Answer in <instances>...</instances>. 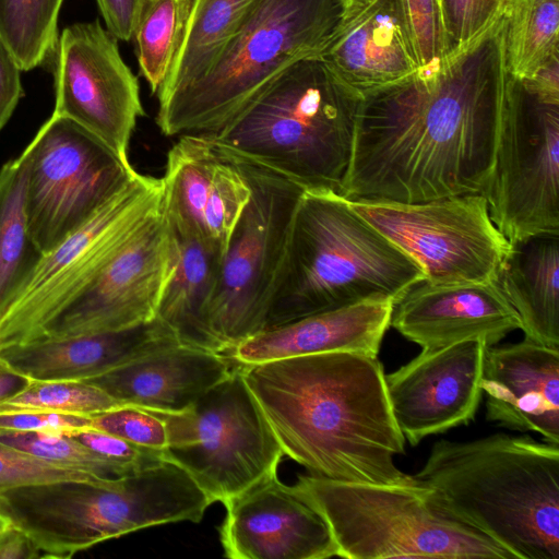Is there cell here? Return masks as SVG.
<instances>
[{
	"instance_id": "cell-1",
	"label": "cell",
	"mask_w": 559,
	"mask_h": 559,
	"mask_svg": "<svg viewBox=\"0 0 559 559\" xmlns=\"http://www.w3.org/2000/svg\"><path fill=\"white\" fill-rule=\"evenodd\" d=\"M509 78L500 14L466 45L362 93L340 194L418 203L480 193Z\"/></svg>"
},
{
	"instance_id": "cell-2",
	"label": "cell",
	"mask_w": 559,
	"mask_h": 559,
	"mask_svg": "<svg viewBox=\"0 0 559 559\" xmlns=\"http://www.w3.org/2000/svg\"><path fill=\"white\" fill-rule=\"evenodd\" d=\"M240 365V364H238ZM284 455L334 480L415 485L378 356L330 352L240 365Z\"/></svg>"
},
{
	"instance_id": "cell-3",
	"label": "cell",
	"mask_w": 559,
	"mask_h": 559,
	"mask_svg": "<svg viewBox=\"0 0 559 559\" xmlns=\"http://www.w3.org/2000/svg\"><path fill=\"white\" fill-rule=\"evenodd\" d=\"M514 559H559V448L495 433L436 442L413 475Z\"/></svg>"
},
{
	"instance_id": "cell-4",
	"label": "cell",
	"mask_w": 559,
	"mask_h": 559,
	"mask_svg": "<svg viewBox=\"0 0 559 559\" xmlns=\"http://www.w3.org/2000/svg\"><path fill=\"white\" fill-rule=\"evenodd\" d=\"M423 281L419 264L360 216L348 199L333 190H305L264 330L373 297L396 304Z\"/></svg>"
},
{
	"instance_id": "cell-5",
	"label": "cell",
	"mask_w": 559,
	"mask_h": 559,
	"mask_svg": "<svg viewBox=\"0 0 559 559\" xmlns=\"http://www.w3.org/2000/svg\"><path fill=\"white\" fill-rule=\"evenodd\" d=\"M361 97L321 57H308L206 135L221 150L273 169L304 190L340 193Z\"/></svg>"
},
{
	"instance_id": "cell-6",
	"label": "cell",
	"mask_w": 559,
	"mask_h": 559,
	"mask_svg": "<svg viewBox=\"0 0 559 559\" xmlns=\"http://www.w3.org/2000/svg\"><path fill=\"white\" fill-rule=\"evenodd\" d=\"M350 0H255L212 68L158 102L156 124L166 136L213 134L276 75L320 56L335 37Z\"/></svg>"
},
{
	"instance_id": "cell-7",
	"label": "cell",
	"mask_w": 559,
	"mask_h": 559,
	"mask_svg": "<svg viewBox=\"0 0 559 559\" xmlns=\"http://www.w3.org/2000/svg\"><path fill=\"white\" fill-rule=\"evenodd\" d=\"M294 487L325 520L337 557L514 559L418 481L383 485L308 474Z\"/></svg>"
},
{
	"instance_id": "cell-8",
	"label": "cell",
	"mask_w": 559,
	"mask_h": 559,
	"mask_svg": "<svg viewBox=\"0 0 559 559\" xmlns=\"http://www.w3.org/2000/svg\"><path fill=\"white\" fill-rule=\"evenodd\" d=\"M151 411L165 423V459L182 467L212 502L224 503L277 473L283 450L238 364L189 408Z\"/></svg>"
},
{
	"instance_id": "cell-9",
	"label": "cell",
	"mask_w": 559,
	"mask_h": 559,
	"mask_svg": "<svg viewBox=\"0 0 559 559\" xmlns=\"http://www.w3.org/2000/svg\"><path fill=\"white\" fill-rule=\"evenodd\" d=\"M225 153L245 175L250 198L230 235L211 307V328L224 354L265 329L294 214L305 191L273 169Z\"/></svg>"
},
{
	"instance_id": "cell-10",
	"label": "cell",
	"mask_w": 559,
	"mask_h": 559,
	"mask_svg": "<svg viewBox=\"0 0 559 559\" xmlns=\"http://www.w3.org/2000/svg\"><path fill=\"white\" fill-rule=\"evenodd\" d=\"M162 178L135 174L79 229L45 254L0 317V347L36 338L162 209Z\"/></svg>"
},
{
	"instance_id": "cell-11",
	"label": "cell",
	"mask_w": 559,
	"mask_h": 559,
	"mask_svg": "<svg viewBox=\"0 0 559 559\" xmlns=\"http://www.w3.org/2000/svg\"><path fill=\"white\" fill-rule=\"evenodd\" d=\"M559 103L509 78L495 159L481 190L489 216L510 241L559 233Z\"/></svg>"
},
{
	"instance_id": "cell-12",
	"label": "cell",
	"mask_w": 559,
	"mask_h": 559,
	"mask_svg": "<svg viewBox=\"0 0 559 559\" xmlns=\"http://www.w3.org/2000/svg\"><path fill=\"white\" fill-rule=\"evenodd\" d=\"M23 152L25 215L44 255L84 225L136 171L88 131L53 112Z\"/></svg>"
},
{
	"instance_id": "cell-13",
	"label": "cell",
	"mask_w": 559,
	"mask_h": 559,
	"mask_svg": "<svg viewBox=\"0 0 559 559\" xmlns=\"http://www.w3.org/2000/svg\"><path fill=\"white\" fill-rule=\"evenodd\" d=\"M352 207L414 259L432 285L499 283L511 243L480 193L418 203L348 200Z\"/></svg>"
},
{
	"instance_id": "cell-14",
	"label": "cell",
	"mask_w": 559,
	"mask_h": 559,
	"mask_svg": "<svg viewBox=\"0 0 559 559\" xmlns=\"http://www.w3.org/2000/svg\"><path fill=\"white\" fill-rule=\"evenodd\" d=\"M53 114L88 131L130 164L129 145L145 115L136 76L123 61L118 39L98 19L61 32L56 47Z\"/></svg>"
},
{
	"instance_id": "cell-15",
	"label": "cell",
	"mask_w": 559,
	"mask_h": 559,
	"mask_svg": "<svg viewBox=\"0 0 559 559\" xmlns=\"http://www.w3.org/2000/svg\"><path fill=\"white\" fill-rule=\"evenodd\" d=\"M171 272V241L162 207L35 340L115 332L146 323L156 317Z\"/></svg>"
},
{
	"instance_id": "cell-16",
	"label": "cell",
	"mask_w": 559,
	"mask_h": 559,
	"mask_svg": "<svg viewBox=\"0 0 559 559\" xmlns=\"http://www.w3.org/2000/svg\"><path fill=\"white\" fill-rule=\"evenodd\" d=\"M487 347L483 340H468L421 349L407 364L384 374L393 417L412 445L474 419L483 396L480 379Z\"/></svg>"
},
{
	"instance_id": "cell-17",
	"label": "cell",
	"mask_w": 559,
	"mask_h": 559,
	"mask_svg": "<svg viewBox=\"0 0 559 559\" xmlns=\"http://www.w3.org/2000/svg\"><path fill=\"white\" fill-rule=\"evenodd\" d=\"M218 527L230 559H325L336 546L322 515L277 473L265 476L224 502Z\"/></svg>"
},
{
	"instance_id": "cell-18",
	"label": "cell",
	"mask_w": 559,
	"mask_h": 559,
	"mask_svg": "<svg viewBox=\"0 0 559 559\" xmlns=\"http://www.w3.org/2000/svg\"><path fill=\"white\" fill-rule=\"evenodd\" d=\"M163 213L222 251L250 198L237 163L210 135L183 134L167 153Z\"/></svg>"
},
{
	"instance_id": "cell-19",
	"label": "cell",
	"mask_w": 559,
	"mask_h": 559,
	"mask_svg": "<svg viewBox=\"0 0 559 559\" xmlns=\"http://www.w3.org/2000/svg\"><path fill=\"white\" fill-rule=\"evenodd\" d=\"M114 479L55 480L1 490L0 515L29 537L40 558H70L121 536L110 510Z\"/></svg>"
},
{
	"instance_id": "cell-20",
	"label": "cell",
	"mask_w": 559,
	"mask_h": 559,
	"mask_svg": "<svg viewBox=\"0 0 559 559\" xmlns=\"http://www.w3.org/2000/svg\"><path fill=\"white\" fill-rule=\"evenodd\" d=\"M390 326L423 349L468 340L498 344L521 330L520 318L499 283L411 287L394 305Z\"/></svg>"
},
{
	"instance_id": "cell-21",
	"label": "cell",
	"mask_w": 559,
	"mask_h": 559,
	"mask_svg": "<svg viewBox=\"0 0 559 559\" xmlns=\"http://www.w3.org/2000/svg\"><path fill=\"white\" fill-rule=\"evenodd\" d=\"M480 388L488 421L559 445V349L525 337L486 349Z\"/></svg>"
},
{
	"instance_id": "cell-22",
	"label": "cell",
	"mask_w": 559,
	"mask_h": 559,
	"mask_svg": "<svg viewBox=\"0 0 559 559\" xmlns=\"http://www.w3.org/2000/svg\"><path fill=\"white\" fill-rule=\"evenodd\" d=\"M319 57L361 94L419 68L401 0L352 1L341 28Z\"/></svg>"
},
{
	"instance_id": "cell-23",
	"label": "cell",
	"mask_w": 559,
	"mask_h": 559,
	"mask_svg": "<svg viewBox=\"0 0 559 559\" xmlns=\"http://www.w3.org/2000/svg\"><path fill=\"white\" fill-rule=\"evenodd\" d=\"M395 300L373 297L264 330L225 355L240 365L330 352L378 356Z\"/></svg>"
},
{
	"instance_id": "cell-24",
	"label": "cell",
	"mask_w": 559,
	"mask_h": 559,
	"mask_svg": "<svg viewBox=\"0 0 559 559\" xmlns=\"http://www.w3.org/2000/svg\"><path fill=\"white\" fill-rule=\"evenodd\" d=\"M180 343L156 317L129 329L0 347V359L31 380L83 381Z\"/></svg>"
},
{
	"instance_id": "cell-25",
	"label": "cell",
	"mask_w": 559,
	"mask_h": 559,
	"mask_svg": "<svg viewBox=\"0 0 559 559\" xmlns=\"http://www.w3.org/2000/svg\"><path fill=\"white\" fill-rule=\"evenodd\" d=\"M231 369V359L223 353L177 343L83 381L122 404L180 412L192 406Z\"/></svg>"
},
{
	"instance_id": "cell-26",
	"label": "cell",
	"mask_w": 559,
	"mask_h": 559,
	"mask_svg": "<svg viewBox=\"0 0 559 559\" xmlns=\"http://www.w3.org/2000/svg\"><path fill=\"white\" fill-rule=\"evenodd\" d=\"M167 221L173 272L156 318L188 346L223 353L210 321L224 251L187 228Z\"/></svg>"
},
{
	"instance_id": "cell-27",
	"label": "cell",
	"mask_w": 559,
	"mask_h": 559,
	"mask_svg": "<svg viewBox=\"0 0 559 559\" xmlns=\"http://www.w3.org/2000/svg\"><path fill=\"white\" fill-rule=\"evenodd\" d=\"M510 243L499 285L525 337L559 349V233Z\"/></svg>"
},
{
	"instance_id": "cell-28",
	"label": "cell",
	"mask_w": 559,
	"mask_h": 559,
	"mask_svg": "<svg viewBox=\"0 0 559 559\" xmlns=\"http://www.w3.org/2000/svg\"><path fill=\"white\" fill-rule=\"evenodd\" d=\"M255 0H193L185 35L157 92L164 100L201 79L236 35Z\"/></svg>"
},
{
	"instance_id": "cell-29",
	"label": "cell",
	"mask_w": 559,
	"mask_h": 559,
	"mask_svg": "<svg viewBox=\"0 0 559 559\" xmlns=\"http://www.w3.org/2000/svg\"><path fill=\"white\" fill-rule=\"evenodd\" d=\"M26 176L24 152L0 168V317L25 287L44 257L27 226Z\"/></svg>"
},
{
	"instance_id": "cell-30",
	"label": "cell",
	"mask_w": 559,
	"mask_h": 559,
	"mask_svg": "<svg viewBox=\"0 0 559 559\" xmlns=\"http://www.w3.org/2000/svg\"><path fill=\"white\" fill-rule=\"evenodd\" d=\"M501 32L509 75L533 78L559 58V0H506Z\"/></svg>"
},
{
	"instance_id": "cell-31",
	"label": "cell",
	"mask_w": 559,
	"mask_h": 559,
	"mask_svg": "<svg viewBox=\"0 0 559 559\" xmlns=\"http://www.w3.org/2000/svg\"><path fill=\"white\" fill-rule=\"evenodd\" d=\"M193 0H145L133 38L151 93L165 82L181 45Z\"/></svg>"
},
{
	"instance_id": "cell-32",
	"label": "cell",
	"mask_w": 559,
	"mask_h": 559,
	"mask_svg": "<svg viewBox=\"0 0 559 559\" xmlns=\"http://www.w3.org/2000/svg\"><path fill=\"white\" fill-rule=\"evenodd\" d=\"M63 0H0V36L22 71L44 64L56 51Z\"/></svg>"
},
{
	"instance_id": "cell-33",
	"label": "cell",
	"mask_w": 559,
	"mask_h": 559,
	"mask_svg": "<svg viewBox=\"0 0 559 559\" xmlns=\"http://www.w3.org/2000/svg\"><path fill=\"white\" fill-rule=\"evenodd\" d=\"M121 405L126 404L85 381L31 380L19 394L0 404V414L43 412L92 416Z\"/></svg>"
},
{
	"instance_id": "cell-34",
	"label": "cell",
	"mask_w": 559,
	"mask_h": 559,
	"mask_svg": "<svg viewBox=\"0 0 559 559\" xmlns=\"http://www.w3.org/2000/svg\"><path fill=\"white\" fill-rule=\"evenodd\" d=\"M0 442L98 479H114L132 474L102 457L71 435L0 430Z\"/></svg>"
},
{
	"instance_id": "cell-35",
	"label": "cell",
	"mask_w": 559,
	"mask_h": 559,
	"mask_svg": "<svg viewBox=\"0 0 559 559\" xmlns=\"http://www.w3.org/2000/svg\"><path fill=\"white\" fill-rule=\"evenodd\" d=\"M92 428L117 436L134 444L165 451V423L151 409L121 405L91 416Z\"/></svg>"
},
{
	"instance_id": "cell-36",
	"label": "cell",
	"mask_w": 559,
	"mask_h": 559,
	"mask_svg": "<svg viewBox=\"0 0 559 559\" xmlns=\"http://www.w3.org/2000/svg\"><path fill=\"white\" fill-rule=\"evenodd\" d=\"M447 52L466 45L502 12L506 0H439Z\"/></svg>"
},
{
	"instance_id": "cell-37",
	"label": "cell",
	"mask_w": 559,
	"mask_h": 559,
	"mask_svg": "<svg viewBox=\"0 0 559 559\" xmlns=\"http://www.w3.org/2000/svg\"><path fill=\"white\" fill-rule=\"evenodd\" d=\"M55 480L102 481L105 479L53 464L0 442V491Z\"/></svg>"
},
{
	"instance_id": "cell-38",
	"label": "cell",
	"mask_w": 559,
	"mask_h": 559,
	"mask_svg": "<svg viewBox=\"0 0 559 559\" xmlns=\"http://www.w3.org/2000/svg\"><path fill=\"white\" fill-rule=\"evenodd\" d=\"M419 67L447 52L439 0H401Z\"/></svg>"
},
{
	"instance_id": "cell-39",
	"label": "cell",
	"mask_w": 559,
	"mask_h": 559,
	"mask_svg": "<svg viewBox=\"0 0 559 559\" xmlns=\"http://www.w3.org/2000/svg\"><path fill=\"white\" fill-rule=\"evenodd\" d=\"M71 436L129 473H135L165 459L164 451L138 445L94 428L79 430Z\"/></svg>"
},
{
	"instance_id": "cell-40",
	"label": "cell",
	"mask_w": 559,
	"mask_h": 559,
	"mask_svg": "<svg viewBox=\"0 0 559 559\" xmlns=\"http://www.w3.org/2000/svg\"><path fill=\"white\" fill-rule=\"evenodd\" d=\"M92 428L91 416L43 412L0 414V430L72 435Z\"/></svg>"
},
{
	"instance_id": "cell-41",
	"label": "cell",
	"mask_w": 559,
	"mask_h": 559,
	"mask_svg": "<svg viewBox=\"0 0 559 559\" xmlns=\"http://www.w3.org/2000/svg\"><path fill=\"white\" fill-rule=\"evenodd\" d=\"M21 71L13 52L0 36V130L7 124L24 95Z\"/></svg>"
},
{
	"instance_id": "cell-42",
	"label": "cell",
	"mask_w": 559,
	"mask_h": 559,
	"mask_svg": "<svg viewBox=\"0 0 559 559\" xmlns=\"http://www.w3.org/2000/svg\"><path fill=\"white\" fill-rule=\"evenodd\" d=\"M106 28L120 40L133 39L145 0H96Z\"/></svg>"
},
{
	"instance_id": "cell-43",
	"label": "cell",
	"mask_w": 559,
	"mask_h": 559,
	"mask_svg": "<svg viewBox=\"0 0 559 559\" xmlns=\"http://www.w3.org/2000/svg\"><path fill=\"white\" fill-rule=\"evenodd\" d=\"M40 557V551L20 528L9 524L0 531V559H34Z\"/></svg>"
},
{
	"instance_id": "cell-44",
	"label": "cell",
	"mask_w": 559,
	"mask_h": 559,
	"mask_svg": "<svg viewBox=\"0 0 559 559\" xmlns=\"http://www.w3.org/2000/svg\"><path fill=\"white\" fill-rule=\"evenodd\" d=\"M520 81L539 98L559 103V58L540 68L533 78Z\"/></svg>"
},
{
	"instance_id": "cell-45",
	"label": "cell",
	"mask_w": 559,
	"mask_h": 559,
	"mask_svg": "<svg viewBox=\"0 0 559 559\" xmlns=\"http://www.w3.org/2000/svg\"><path fill=\"white\" fill-rule=\"evenodd\" d=\"M29 382L31 379L0 359V404L19 394Z\"/></svg>"
},
{
	"instance_id": "cell-46",
	"label": "cell",
	"mask_w": 559,
	"mask_h": 559,
	"mask_svg": "<svg viewBox=\"0 0 559 559\" xmlns=\"http://www.w3.org/2000/svg\"><path fill=\"white\" fill-rule=\"evenodd\" d=\"M8 525H9L8 521L2 515H0V531Z\"/></svg>"
},
{
	"instance_id": "cell-47",
	"label": "cell",
	"mask_w": 559,
	"mask_h": 559,
	"mask_svg": "<svg viewBox=\"0 0 559 559\" xmlns=\"http://www.w3.org/2000/svg\"><path fill=\"white\" fill-rule=\"evenodd\" d=\"M352 1H356V0H350V2H352Z\"/></svg>"
}]
</instances>
